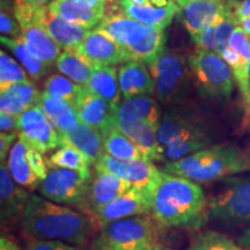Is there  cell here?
Wrapping results in <instances>:
<instances>
[{
    "label": "cell",
    "instance_id": "1",
    "mask_svg": "<svg viewBox=\"0 0 250 250\" xmlns=\"http://www.w3.org/2000/svg\"><path fill=\"white\" fill-rule=\"evenodd\" d=\"M151 213L160 226L199 229L208 223L210 211L205 193L195 181L162 170Z\"/></svg>",
    "mask_w": 250,
    "mask_h": 250
},
{
    "label": "cell",
    "instance_id": "2",
    "mask_svg": "<svg viewBox=\"0 0 250 250\" xmlns=\"http://www.w3.org/2000/svg\"><path fill=\"white\" fill-rule=\"evenodd\" d=\"M20 221L31 239L55 240L79 247L99 229L88 214L37 195L29 196Z\"/></svg>",
    "mask_w": 250,
    "mask_h": 250
},
{
    "label": "cell",
    "instance_id": "3",
    "mask_svg": "<svg viewBox=\"0 0 250 250\" xmlns=\"http://www.w3.org/2000/svg\"><path fill=\"white\" fill-rule=\"evenodd\" d=\"M250 170L248 154L235 146L215 145L199 149L180 160L167 162L164 171L195 182H211Z\"/></svg>",
    "mask_w": 250,
    "mask_h": 250
},
{
    "label": "cell",
    "instance_id": "4",
    "mask_svg": "<svg viewBox=\"0 0 250 250\" xmlns=\"http://www.w3.org/2000/svg\"><path fill=\"white\" fill-rule=\"evenodd\" d=\"M126 50L132 61L152 64L166 49V29L147 26L125 15L120 7H112L95 28Z\"/></svg>",
    "mask_w": 250,
    "mask_h": 250
},
{
    "label": "cell",
    "instance_id": "5",
    "mask_svg": "<svg viewBox=\"0 0 250 250\" xmlns=\"http://www.w3.org/2000/svg\"><path fill=\"white\" fill-rule=\"evenodd\" d=\"M160 226L154 218L134 215L112 221L99 229L93 250H155Z\"/></svg>",
    "mask_w": 250,
    "mask_h": 250
},
{
    "label": "cell",
    "instance_id": "6",
    "mask_svg": "<svg viewBox=\"0 0 250 250\" xmlns=\"http://www.w3.org/2000/svg\"><path fill=\"white\" fill-rule=\"evenodd\" d=\"M193 85L203 98L226 102L234 89V76L229 65L217 52L197 48L188 58Z\"/></svg>",
    "mask_w": 250,
    "mask_h": 250
},
{
    "label": "cell",
    "instance_id": "7",
    "mask_svg": "<svg viewBox=\"0 0 250 250\" xmlns=\"http://www.w3.org/2000/svg\"><path fill=\"white\" fill-rule=\"evenodd\" d=\"M153 80L154 94L162 104L177 105L186 98L189 88L190 68L188 61L179 52L166 48L165 51L148 65Z\"/></svg>",
    "mask_w": 250,
    "mask_h": 250
},
{
    "label": "cell",
    "instance_id": "8",
    "mask_svg": "<svg viewBox=\"0 0 250 250\" xmlns=\"http://www.w3.org/2000/svg\"><path fill=\"white\" fill-rule=\"evenodd\" d=\"M211 218L228 226L250 224V177H229L208 201Z\"/></svg>",
    "mask_w": 250,
    "mask_h": 250
},
{
    "label": "cell",
    "instance_id": "9",
    "mask_svg": "<svg viewBox=\"0 0 250 250\" xmlns=\"http://www.w3.org/2000/svg\"><path fill=\"white\" fill-rule=\"evenodd\" d=\"M92 180L90 170L51 168L48 176L40 183L39 191L49 201L78 208L85 201Z\"/></svg>",
    "mask_w": 250,
    "mask_h": 250
},
{
    "label": "cell",
    "instance_id": "10",
    "mask_svg": "<svg viewBox=\"0 0 250 250\" xmlns=\"http://www.w3.org/2000/svg\"><path fill=\"white\" fill-rule=\"evenodd\" d=\"M94 166L95 170L109 171L122 177L134 189L143 192L151 202L162 174V171L159 170L151 160H120L107 153H104Z\"/></svg>",
    "mask_w": 250,
    "mask_h": 250
},
{
    "label": "cell",
    "instance_id": "11",
    "mask_svg": "<svg viewBox=\"0 0 250 250\" xmlns=\"http://www.w3.org/2000/svg\"><path fill=\"white\" fill-rule=\"evenodd\" d=\"M177 17L193 42L220 19L233 13L236 0H175Z\"/></svg>",
    "mask_w": 250,
    "mask_h": 250
},
{
    "label": "cell",
    "instance_id": "12",
    "mask_svg": "<svg viewBox=\"0 0 250 250\" xmlns=\"http://www.w3.org/2000/svg\"><path fill=\"white\" fill-rule=\"evenodd\" d=\"M14 14L19 23L35 22L44 28L62 50H74L92 30L58 17L48 6L30 11H14Z\"/></svg>",
    "mask_w": 250,
    "mask_h": 250
},
{
    "label": "cell",
    "instance_id": "13",
    "mask_svg": "<svg viewBox=\"0 0 250 250\" xmlns=\"http://www.w3.org/2000/svg\"><path fill=\"white\" fill-rule=\"evenodd\" d=\"M19 138L29 148L46 153L59 146V133L40 105L19 115Z\"/></svg>",
    "mask_w": 250,
    "mask_h": 250
},
{
    "label": "cell",
    "instance_id": "14",
    "mask_svg": "<svg viewBox=\"0 0 250 250\" xmlns=\"http://www.w3.org/2000/svg\"><path fill=\"white\" fill-rule=\"evenodd\" d=\"M73 51L93 67L115 66L132 61L126 50L98 29L90 30Z\"/></svg>",
    "mask_w": 250,
    "mask_h": 250
},
{
    "label": "cell",
    "instance_id": "15",
    "mask_svg": "<svg viewBox=\"0 0 250 250\" xmlns=\"http://www.w3.org/2000/svg\"><path fill=\"white\" fill-rule=\"evenodd\" d=\"M233 71L243 101L249 108L250 96V39L241 26H237L230 36L228 45L220 54Z\"/></svg>",
    "mask_w": 250,
    "mask_h": 250
},
{
    "label": "cell",
    "instance_id": "16",
    "mask_svg": "<svg viewBox=\"0 0 250 250\" xmlns=\"http://www.w3.org/2000/svg\"><path fill=\"white\" fill-rule=\"evenodd\" d=\"M95 173L85 201L78 206L81 212L92 218L105 205L133 188L122 177L109 171L95 170Z\"/></svg>",
    "mask_w": 250,
    "mask_h": 250
},
{
    "label": "cell",
    "instance_id": "17",
    "mask_svg": "<svg viewBox=\"0 0 250 250\" xmlns=\"http://www.w3.org/2000/svg\"><path fill=\"white\" fill-rule=\"evenodd\" d=\"M118 7L133 20L166 29L177 15L175 0H120Z\"/></svg>",
    "mask_w": 250,
    "mask_h": 250
},
{
    "label": "cell",
    "instance_id": "18",
    "mask_svg": "<svg viewBox=\"0 0 250 250\" xmlns=\"http://www.w3.org/2000/svg\"><path fill=\"white\" fill-rule=\"evenodd\" d=\"M108 2L102 0H52L48 8L72 23L88 29L96 28L108 13Z\"/></svg>",
    "mask_w": 250,
    "mask_h": 250
},
{
    "label": "cell",
    "instance_id": "19",
    "mask_svg": "<svg viewBox=\"0 0 250 250\" xmlns=\"http://www.w3.org/2000/svg\"><path fill=\"white\" fill-rule=\"evenodd\" d=\"M151 212L152 202L139 190L131 188L129 191L101 208L93 219L100 229L112 221L134 217V215L148 214Z\"/></svg>",
    "mask_w": 250,
    "mask_h": 250
},
{
    "label": "cell",
    "instance_id": "20",
    "mask_svg": "<svg viewBox=\"0 0 250 250\" xmlns=\"http://www.w3.org/2000/svg\"><path fill=\"white\" fill-rule=\"evenodd\" d=\"M74 107L80 122L98 130L102 137L114 125V109L111 105L101 96L89 92L86 87L74 103Z\"/></svg>",
    "mask_w": 250,
    "mask_h": 250
},
{
    "label": "cell",
    "instance_id": "21",
    "mask_svg": "<svg viewBox=\"0 0 250 250\" xmlns=\"http://www.w3.org/2000/svg\"><path fill=\"white\" fill-rule=\"evenodd\" d=\"M210 144L208 130L203 122L197 120L195 123L184 129L179 136L162 148V161H176L184 156L208 147Z\"/></svg>",
    "mask_w": 250,
    "mask_h": 250
},
{
    "label": "cell",
    "instance_id": "22",
    "mask_svg": "<svg viewBox=\"0 0 250 250\" xmlns=\"http://www.w3.org/2000/svg\"><path fill=\"white\" fill-rule=\"evenodd\" d=\"M29 193L12 177L7 165L1 162L0 167V215L1 224L6 225L21 218Z\"/></svg>",
    "mask_w": 250,
    "mask_h": 250
},
{
    "label": "cell",
    "instance_id": "23",
    "mask_svg": "<svg viewBox=\"0 0 250 250\" xmlns=\"http://www.w3.org/2000/svg\"><path fill=\"white\" fill-rule=\"evenodd\" d=\"M118 81L124 100L138 95H152L155 86L152 73L145 62L129 61L118 67Z\"/></svg>",
    "mask_w": 250,
    "mask_h": 250
},
{
    "label": "cell",
    "instance_id": "24",
    "mask_svg": "<svg viewBox=\"0 0 250 250\" xmlns=\"http://www.w3.org/2000/svg\"><path fill=\"white\" fill-rule=\"evenodd\" d=\"M20 39L48 66L56 65L62 48L44 28L35 22H20Z\"/></svg>",
    "mask_w": 250,
    "mask_h": 250
},
{
    "label": "cell",
    "instance_id": "25",
    "mask_svg": "<svg viewBox=\"0 0 250 250\" xmlns=\"http://www.w3.org/2000/svg\"><path fill=\"white\" fill-rule=\"evenodd\" d=\"M62 145H72L79 149L88 159L90 165H95L104 154L101 132L83 122H80L70 132L59 136V146Z\"/></svg>",
    "mask_w": 250,
    "mask_h": 250
},
{
    "label": "cell",
    "instance_id": "26",
    "mask_svg": "<svg viewBox=\"0 0 250 250\" xmlns=\"http://www.w3.org/2000/svg\"><path fill=\"white\" fill-rule=\"evenodd\" d=\"M161 117L160 105L149 95H138L124 100L114 112L115 120L144 122L156 127L160 125Z\"/></svg>",
    "mask_w": 250,
    "mask_h": 250
},
{
    "label": "cell",
    "instance_id": "27",
    "mask_svg": "<svg viewBox=\"0 0 250 250\" xmlns=\"http://www.w3.org/2000/svg\"><path fill=\"white\" fill-rule=\"evenodd\" d=\"M114 125L133 140L151 161H162V149L158 140V129L138 121H120L114 118Z\"/></svg>",
    "mask_w": 250,
    "mask_h": 250
},
{
    "label": "cell",
    "instance_id": "28",
    "mask_svg": "<svg viewBox=\"0 0 250 250\" xmlns=\"http://www.w3.org/2000/svg\"><path fill=\"white\" fill-rule=\"evenodd\" d=\"M40 107L57 129L59 136L70 132L80 123L79 115L73 103L62 99H56L42 92Z\"/></svg>",
    "mask_w": 250,
    "mask_h": 250
},
{
    "label": "cell",
    "instance_id": "29",
    "mask_svg": "<svg viewBox=\"0 0 250 250\" xmlns=\"http://www.w3.org/2000/svg\"><path fill=\"white\" fill-rule=\"evenodd\" d=\"M85 87L89 92L104 99L114 109V112L121 104L122 92L118 81V70L114 66L94 67Z\"/></svg>",
    "mask_w": 250,
    "mask_h": 250
},
{
    "label": "cell",
    "instance_id": "30",
    "mask_svg": "<svg viewBox=\"0 0 250 250\" xmlns=\"http://www.w3.org/2000/svg\"><path fill=\"white\" fill-rule=\"evenodd\" d=\"M28 149L29 147L27 146V144L21 138H19L9 151L7 167L15 182L33 190L39 188L41 181L37 179L36 175L31 169L27 155Z\"/></svg>",
    "mask_w": 250,
    "mask_h": 250
},
{
    "label": "cell",
    "instance_id": "31",
    "mask_svg": "<svg viewBox=\"0 0 250 250\" xmlns=\"http://www.w3.org/2000/svg\"><path fill=\"white\" fill-rule=\"evenodd\" d=\"M240 26L235 14L230 13L208 28L201 36L195 41L197 48H202L217 52L220 55L229 42L234 29Z\"/></svg>",
    "mask_w": 250,
    "mask_h": 250
},
{
    "label": "cell",
    "instance_id": "32",
    "mask_svg": "<svg viewBox=\"0 0 250 250\" xmlns=\"http://www.w3.org/2000/svg\"><path fill=\"white\" fill-rule=\"evenodd\" d=\"M103 146H104V153L120 160H138V159L149 160L143 149L126 134L118 130L115 125H112L103 134Z\"/></svg>",
    "mask_w": 250,
    "mask_h": 250
},
{
    "label": "cell",
    "instance_id": "33",
    "mask_svg": "<svg viewBox=\"0 0 250 250\" xmlns=\"http://www.w3.org/2000/svg\"><path fill=\"white\" fill-rule=\"evenodd\" d=\"M1 44L5 45L9 51L13 54L24 70L27 71L28 76L33 80H41L48 73L49 66L42 59L31 52V50L26 45L20 37H7L1 36Z\"/></svg>",
    "mask_w": 250,
    "mask_h": 250
},
{
    "label": "cell",
    "instance_id": "34",
    "mask_svg": "<svg viewBox=\"0 0 250 250\" xmlns=\"http://www.w3.org/2000/svg\"><path fill=\"white\" fill-rule=\"evenodd\" d=\"M56 68L62 76L70 78L78 85L86 86L94 67L73 50H62L56 62Z\"/></svg>",
    "mask_w": 250,
    "mask_h": 250
},
{
    "label": "cell",
    "instance_id": "35",
    "mask_svg": "<svg viewBox=\"0 0 250 250\" xmlns=\"http://www.w3.org/2000/svg\"><path fill=\"white\" fill-rule=\"evenodd\" d=\"M48 165L51 168H62L87 171L90 170V162L79 149L72 145H62L48 159Z\"/></svg>",
    "mask_w": 250,
    "mask_h": 250
},
{
    "label": "cell",
    "instance_id": "36",
    "mask_svg": "<svg viewBox=\"0 0 250 250\" xmlns=\"http://www.w3.org/2000/svg\"><path fill=\"white\" fill-rule=\"evenodd\" d=\"M85 86L78 85L70 78L62 74H52L44 83L43 92L56 99H62L71 103H76Z\"/></svg>",
    "mask_w": 250,
    "mask_h": 250
},
{
    "label": "cell",
    "instance_id": "37",
    "mask_svg": "<svg viewBox=\"0 0 250 250\" xmlns=\"http://www.w3.org/2000/svg\"><path fill=\"white\" fill-rule=\"evenodd\" d=\"M188 250H243L239 243L229 237L214 230H205L199 233L192 240Z\"/></svg>",
    "mask_w": 250,
    "mask_h": 250
},
{
    "label": "cell",
    "instance_id": "38",
    "mask_svg": "<svg viewBox=\"0 0 250 250\" xmlns=\"http://www.w3.org/2000/svg\"><path fill=\"white\" fill-rule=\"evenodd\" d=\"M28 80H29L28 73L26 70H23L22 65L19 64L14 58L1 50L0 52V89L1 92L14 83Z\"/></svg>",
    "mask_w": 250,
    "mask_h": 250
},
{
    "label": "cell",
    "instance_id": "39",
    "mask_svg": "<svg viewBox=\"0 0 250 250\" xmlns=\"http://www.w3.org/2000/svg\"><path fill=\"white\" fill-rule=\"evenodd\" d=\"M5 90H8L9 93L18 96L21 101L26 103L28 108L34 107V105H39L41 98H42V93L37 89V87L30 80L14 83V85L9 86ZM5 90H2V92H5Z\"/></svg>",
    "mask_w": 250,
    "mask_h": 250
},
{
    "label": "cell",
    "instance_id": "40",
    "mask_svg": "<svg viewBox=\"0 0 250 250\" xmlns=\"http://www.w3.org/2000/svg\"><path fill=\"white\" fill-rule=\"evenodd\" d=\"M28 107L26 105V103L21 101L14 94L9 93L8 90L1 92V95H0V111L2 114L19 116L23 111H26Z\"/></svg>",
    "mask_w": 250,
    "mask_h": 250
},
{
    "label": "cell",
    "instance_id": "41",
    "mask_svg": "<svg viewBox=\"0 0 250 250\" xmlns=\"http://www.w3.org/2000/svg\"><path fill=\"white\" fill-rule=\"evenodd\" d=\"M0 31H1V36L14 37V39L20 37L21 27L17 17H15L14 11L13 14H11L7 9H5L4 7L1 8V13H0Z\"/></svg>",
    "mask_w": 250,
    "mask_h": 250
},
{
    "label": "cell",
    "instance_id": "42",
    "mask_svg": "<svg viewBox=\"0 0 250 250\" xmlns=\"http://www.w3.org/2000/svg\"><path fill=\"white\" fill-rule=\"evenodd\" d=\"M27 155H28V160H29L30 167L31 169H33L34 174H35L37 179L42 182V181L44 180L49 174L48 160H45V159L43 158L42 153L34 148L28 149Z\"/></svg>",
    "mask_w": 250,
    "mask_h": 250
},
{
    "label": "cell",
    "instance_id": "43",
    "mask_svg": "<svg viewBox=\"0 0 250 250\" xmlns=\"http://www.w3.org/2000/svg\"><path fill=\"white\" fill-rule=\"evenodd\" d=\"M27 250H83L79 246H73L70 243L55 241V240H29Z\"/></svg>",
    "mask_w": 250,
    "mask_h": 250
},
{
    "label": "cell",
    "instance_id": "44",
    "mask_svg": "<svg viewBox=\"0 0 250 250\" xmlns=\"http://www.w3.org/2000/svg\"><path fill=\"white\" fill-rule=\"evenodd\" d=\"M17 138H19L18 132H1V134H0V158H1V162L5 161L6 155H7L9 149L13 147L15 144L14 142Z\"/></svg>",
    "mask_w": 250,
    "mask_h": 250
},
{
    "label": "cell",
    "instance_id": "45",
    "mask_svg": "<svg viewBox=\"0 0 250 250\" xmlns=\"http://www.w3.org/2000/svg\"><path fill=\"white\" fill-rule=\"evenodd\" d=\"M0 131L5 133H19V116L8 114H0Z\"/></svg>",
    "mask_w": 250,
    "mask_h": 250
},
{
    "label": "cell",
    "instance_id": "46",
    "mask_svg": "<svg viewBox=\"0 0 250 250\" xmlns=\"http://www.w3.org/2000/svg\"><path fill=\"white\" fill-rule=\"evenodd\" d=\"M52 0H14V11H30L48 6Z\"/></svg>",
    "mask_w": 250,
    "mask_h": 250
},
{
    "label": "cell",
    "instance_id": "47",
    "mask_svg": "<svg viewBox=\"0 0 250 250\" xmlns=\"http://www.w3.org/2000/svg\"><path fill=\"white\" fill-rule=\"evenodd\" d=\"M234 14L240 24L247 19L250 18V0H242V1H236L234 6Z\"/></svg>",
    "mask_w": 250,
    "mask_h": 250
},
{
    "label": "cell",
    "instance_id": "48",
    "mask_svg": "<svg viewBox=\"0 0 250 250\" xmlns=\"http://www.w3.org/2000/svg\"><path fill=\"white\" fill-rule=\"evenodd\" d=\"M0 250H21V248L12 240L1 236V239H0Z\"/></svg>",
    "mask_w": 250,
    "mask_h": 250
},
{
    "label": "cell",
    "instance_id": "49",
    "mask_svg": "<svg viewBox=\"0 0 250 250\" xmlns=\"http://www.w3.org/2000/svg\"><path fill=\"white\" fill-rule=\"evenodd\" d=\"M237 243L241 246L243 250H250V227L246 229L241 236L237 240Z\"/></svg>",
    "mask_w": 250,
    "mask_h": 250
},
{
    "label": "cell",
    "instance_id": "50",
    "mask_svg": "<svg viewBox=\"0 0 250 250\" xmlns=\"http://www.w3.org/2000/svg\"><path fill=\"white\" fill-rule=\"evenodd\" d=\"M241 27H242V29L245 30V33L247 34V35L250 36V18H248L247 20L243 21V22L241 23Z\"/></svg>",
    "mask_w": 250,
    "mask_h": 250
},
{
    "label": "cell",
    "instance_id": "51",
    "mask_svg": "<svg viewBox=\"0 0 250 250\" xmlns=\"http://www.w3.org/2000/svg\"><path fill=\"white\" fill-rule=\"evenodd\" d=\"M156 250H173L171 248H168V247H165L162 245H159L158 247H156Z\"/></svg>",
    "mask_w": 250,
    "mask_h": 250
},
{
    "label": "cell",
    "instance_id": "52",
    "mask_svg": "<svg viewBox=\"0 0 250 250\" xmlns=\"http://www.w3.org/2000/svg\"><path fill=\"white\" fill-rule=\"evenodd\" d=\"M88 1H95V0H88ZM102 1H107V2H109V1H120V0H102Z\"/></svg>",
    "mask_w": 250,
    "mask_h": 250
},
{
    "label": "cell",
    "instance_id": "53",
    "mask_svg": "<svg viewBox=\"0 0 250 250\" xmlns=\"http://www.w3.org/2000/svg\"><path fill=\"white\" fill-rule=\"evenodd\" d=\"M248 111H249V114H250V96H249V108H248Z\"/></svg>",
    "mask_w": 250,
    "mask_h": 250
},
{
    "label": "cell",
    "instance_id": "54",
    "mask_svg": "<svg viewBox=\"0 0 250 250\" xmlns=\"http://www.w3.org/2000/svg\"><path fill=\"white\" fill-rule=\"evenodd\" d=\"M221 1H233V0H221Z\"/></svg>",
    "mask_w": 250,
    "mask_h": 250
},
{
    "label": "cell",
    "instance_id": "55",
    "mask_svg": "<svg viewBox=\"0 0 250 250\" xmlns=\"http://www.w3.org/2000/svg\"><path fill=\"white\" fill-rule=\"evenodd\" d=\"M248 156H249V159H250V152L248 153Z\"/></svg>",
    "mask_w": 250,
    "mask_h": 250
},
{
    "label": "cell",
    "instance_id": "56",
    "mask_svg": "<svg viewBox=\"0 0 250 250\" xmlns=\"http://www.w3.org/2000/svg\"><path fill=\"white\" fill-rule=\"evenodd\" d=\"M155 250H156V249H155Z\"/></svg>",
    "mask_w": 250,
    "mask_h": 250
}]
</instances>
